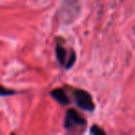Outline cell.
I'll use <instances>...</instances> for the list:
<instances>
[{"label":"cell","instance_id":"6","mask_svg":"<svg viewBox=\"0 0 135 135\" xmlns=\"http://www.w3.org/2000/svg\"><path fill=\"white\" fill-rule=\"evenodd\" d=\"M16 94V91L12 89H8L3 85H0V96L7 97V96H12Z\"/></svg>","mask_w":135,"mask_h":135},{"label":"cell","instance_id":"5","mask_svg":"<svg viewBox=\"0 0 135 135\" xmlns=\"http://www.w3.org/2000/svg\"><path fill=\"white\" fill-rule=\"evenodd\" d=\"M76 59H77V55H76V53L74 52L73 50H71V54L69 56V58L67 59L65 66H64L66 70H70V69L74 66V64L76 63Z\"/></svg>","mask_w":135,"mask_h":135},{"label":"cell","instance_id":"2","mask_svg":"<svg viewBox=\"0 0 135 135\" xmlns=\"http://www.w3.org/2000/svg\"><path fill=\"white\" fill-rule=\"evenodd\" d=\"M87 121L83 116H81L76 109L69 108L66 112L64 119V129H71L74 127H85Z\"/></svg>","mask_w":135,"mask_h":135},{"label":"cell","instance_id":"4","mask_svg":"<svg viewBox=\"0 0 135 135\" xmlns=\"http://www.w3.org/2000/svg\"><path fill=\"white\" fill-rule=\"evenodd\" d=\"M55 51H56V56L58 63L61 66H65L66 61H67V56H68L67 49L62 45H60V44H56Z\"/></svg>","mask_w":135,"mask_h":135},{"label":"cell","instance_id":"3","mask_svg":"<svg viewBox=\"0 0 135 135\" xmlns=\"http://www.w3.org/2000/svg\"><path fill=\"white\" fill-rule=\"evenodd\" d=\"M51 97L54 100H56L58 104L62 105H68L70 104V98L66 94V92L61 88H56L50 92Z\"/></svg>","mask_w":135,"mask_h":135},{"label":"cell","instance_id":"1","mask_svg":"<svg viewBox=\"0 0 135 135\" xmlns=\"http://www.w3.org/2000/svg\"><path fill=\"white\" fill-rule=\"evenodd\" d=\"M74 101L79 108L89 113H93L95 110V104L93 100V96L90 93L81 89H76L73 92Z\"/></svg>","mask_w":135,"mask_h":135},{"label":"cell","instance_id":"7","mask_svg":"<svg viewBox=\"0 0 135 135\" xmlns=\"http://www.w3.org/2000/svg\"><path fill=\"white\" fill-rule=\"evenodd\" d=\"M90 133H91V134H93V135H105V131H104L102 128H100L99 126L93 125L92 127H91Z\"/></svg>","mask_w":135,"mask_h":135}]
</instances>
